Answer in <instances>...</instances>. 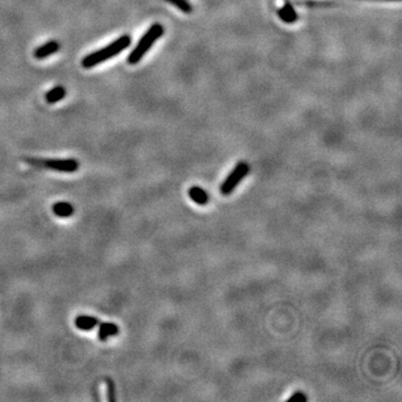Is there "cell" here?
<instances>
[{"label":"cell","mask_w":402,"mask_h":402,"mask_svg":"<svg viewBox=\"0 0 402 402\" xmlns=\"http://www.w3.org/2000/svg\"><path fill=\"white\" fill-rule=\"evenodd\" d=\"M189 197L193 203L200 206H205L209 203L208 192L205 191L201 187H198V185H192V187L189 189Z\"/></svg>","instance_id":"obj_8"},{"label":"cell","mask_w":402,"mask_h":402,"mask_svg":"<svg viewBox=\"0 0 402 402\" xmlns=\"http://www.w3.org/2000/svg\"><path fill=\"white\" fill-rule=\"evenodd\" d=\"M288 401H296V402H305L307 401V396L304 394L301 391H297V392L293 393V395L291 396Z\"/></svg>","instance_id":"obj_14"},{"label":"cell","mask_w":402,"mask_h":402,"mask_svg":"<svg viewBox=\"0 0 402 402\" xmlns=\"http://www.w3.org/2000/svg\"><path fill=\"white\" fill-rule=\"evenodd\" d=\"M53 213L59 218H69L74 214V207L66 201H59L53 206Z\"/></svg>","instance_id":"obj_10"},{"label":"cell","mask_w":402,"mask_h":402,"mask_svg":"<svg viewBox=\"0 0 402 402\" xmlns=\"http://www.w3.org/2000/svg\"><path fill=\"white\" fill-rule=\"evenodd\" d=\"M60 45L57 40H49L34 50V57L37 59H45L55 53H57Z\"/></svg>","instance_id":"obj_5"},{"label":"cell","mask_w":402,"mask_h":402,"mask_svg":"<svg viewBox=\"0 0 402 402\" xmlns=\"http://www.w3.org/2000/svg\"><path fill=\"white\" fill-rule=\"evenodd\" d=\"M118 326L114 323H100V328H99V337L100 341L104 342L107 339L111 337H114V335L118 334Z\"/></svg>","instance_id":"obj_9"},{"label":"cell","mask_w":402,"mask_h":402,"mask_svg":"<svg viewBox=\"0 0 402 402\" xmlns=\"http://www.w3.org/2000/svg\"><path fill=\"white\" fill-rule=\"evenodd\" d=\"M164 33V28L161 24H153L150 28L147 30V33L144 34L141 39L139 40L138 45L136 46L131 54L128 55L127 57V63L130 65H136L140 61L146 54L150 49L153 44L157 42V40L162 37V35Z\"/></svg>","instance_id":"obj_2"},{"label":"cell","mask_w":402,"mask_h":402,"mask_svg":"<svg viewBox=\"0 0 402 402\" xmlns=\"http://www.w3.org/2000/svg\"><path fill=\"white\" fill-rule=\"evenodd\" d=\"M24 161L33 167L49 169L51 171L63 173L76 172L80 168V162L76 159H40V158H25Z\"/></svg>","instance_id":"obj_3"},{"label":"cell","mask_w":402,"mask_h":402,"mask_svg":"<svg viewBox=\"0 0 402 402\" xmlns=\"http://www.w3.org/2000/svg\"><path fill=\"white\" fill-rule=\"evenodd\" d=\"M101 321L97 317L89 315H80L75 318V325L82 331H90L95 326L100 325Z\"/></svg>","instance_id":"obj_6"},{"label":"cell","mask_w":402,"mask_h":402,"mask_svg":"<svg viewBox=\"0 0 402 402\" xmlns=\"http://www.w3.org/2000/svg\"><path fill=\"white\" fill-rule=\"evenodd\" d=\"M249 170L250 169H249L248 163H246L244 161H240L239 163H237V166L234 168L233 171L230 172V174L227 177V179L223 182V184L220 185L221 194L228 195L233 192L237 185L239 184V182H241V180H243L247 176V174H248Z\"/></svg>","instance_id":"obj_4"},{"label":"cell","mask_w":402,"mask_h":402,"mask_svg":"<svg viewBox=\"0 0 402 402\" xmlns=\"http://www.w3.org/2000/svg\"><path fill=\"white\" fill-rule=\"evenodd\" d=\"M66 95V89L64 86H55L45 94V100L48 104H55L61 101Z\"/></svg>","instance_id":"obj_11"},{"label":"cell","mask_w":402,"mask_h":402,"mask_svg":"<svg viewBox=\"0 0 402 402\" xmlns=\"http://www.w3.org/2000/svg\"><path fill=\"white\" fill-rule=\"evenodd\" d=\"M166 2L173 5L174 7H177L179 10H181V12L184 14L192 13V6L187 2V0H166Z\"/></svg>","instance_id":"obj_12"},{"label":"cell","mask_w":402,"mask_h":402,"mask_svg":"<svg viewBox=\"0 0 402 402\" xmlns=\"http://www.w3.org/2000/svg\"><path fill=\"white\" fill-rule=\"evenodd\" d=\"M278 16H280L282 22H284L286 24H293V23L297 22V19H298L297 13L294 10V7L292 6V4L288 2H286L284 4V6L278 10Z\"/></svg>","instance_id":"obj_7"},{"label":"cell","mask_w":402,"mask_h":402,"mask_svg":"<svg viewBox=\"0 0 402 402\" xmlns=\"http://www.w3.org/2000/svg\"><path fill=\"white\" fill-rule=\"evenodd\" d=\"M105 382H106V389H107V400L110 402H113L116 400V388H115V383L114 381H113L111 378H106L105 379Z\"/></svg>","instance_id":"obj_13"},{"label":"cell","mask_w":402,"mask_h":402,"mask_svg":"<svg viewBox=\"0 0 402 402\" xmlns=\"http://www.w3.org/2000/svg\"><path fill=\"white\" fill-rule=\"evenodd\" d=\"M131 42L132 39L130 35L127 34L122 35L117 39L113 40V42L110 43L109 45H106L105 47L97 49L95 51H93V53L86 55L85 57L82 59V66H83L84 69L89 70L92 69V67H95L97 65L102 64L103 61L115 57V56L120 54L121 51L126 49L128 46L131 45Z\"/></svg>","instance_id":"obj_1"}]
</instances>
